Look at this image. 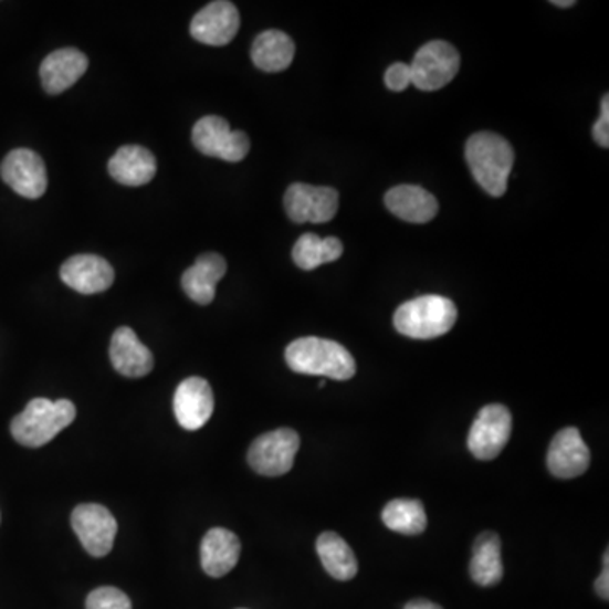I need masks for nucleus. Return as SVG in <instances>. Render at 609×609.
Listing matches in <instances>:
<instances>
[{
  "label": "nucleus",
  "mask_w": 609,
  "mask_h": 609,
  "mask_svg": "<svg viewBox=\"0 0 609 609\" xmlns=\"http://www.w3.org/2000/svg\"><path fill=\"white\" fill-rule=\"evenodd\" d=\"M111 361L126 378H145L155 368L151 350L137 339L133 328L119 327L111 340Z\"/></svg>",
  "instance_id": "nucleus-17"
},
{
  "label": "nucleus",
  "mask_w": 609,
  "mask_h": 609,
  "mask_svg": "<svg viewBox=\"0 0 609 609\" xmlns=\"http://www.w3.org/2000/svg\"><path fill=\"white\" fill-rule=\"evenodd\" d=\"M72 527L92 557H104L113 550L117 522L105 506L95 503L76 506L72 513Z\"/></svg>",
  "instance_id": "nucleus-10"
},
{
  "label": "nucleus",
  "mask_w": 609,
  "mask_h": 609,
  "mask_svg": "<svg viewBox=\"0 0 609 609\" xmlns=\"http://www.w3.org/2000/svg\"><path fill=\"white\" fill-rule=\"evenodd\" d=\"M405 609H442L435 602L426 601V599H417V601L408 602Z\"/></svg>",
  "instance_id": "nucleus-31"
},
{
  "label": "nucleus",
  "mask_w": 609,
  "mask_h": 609,
  "mask_svg": "<svg viewBox=\"0 0 609 609\" xmlns=\"http://www.w3.org/2000/svg\"><path fill=\"white\" fill-rule=\"evenodd\" d=\"M591 454L588 445L574 427L560 430L547 454L548 471L559 480H573L588 471Z\"/></svg>",
  "instance_id": "nucleus-15"
},
{
  "label": "nucleus",
  "mask_w": 609,
  "mask_h": 609,
  "mask_svg": "<svg viewBox=\"0 0 609 609\" xmlns=\"http://www.w3.org/2000/svg\"><path fill=\"white\" fill-rule=\"evenodd\" d=\"M285 209L295 224H325L339 210V193L330 187L293 183L285 193Z\"/></svg>",
  "instance_id": "nucleus-9"
},
{
  "label": "nucleus",
  "mask_w": 609,
  "mask_h": 609,
  "mask_svg": "<svg viewBox=\"0 0 609 609\" xmlns=\"http://www.w3.org/2000/svg\"><path fill=\"white\" fill-rule=\"evenodd\" d=\"M87 609H133L126 592L117 588H97L88 595Z\"/></svg>",
  "instance_id": "nucleus-27"
},
{
  "label": "nucleus",
  "mask_w": 609,
  "mask_h": 609,
  "mask_svg": "<svg viewBox=\"0 0 609 609\" xmlns=\"http://www.w3.org/2000/svg\"><path fill=\"white\" fill-rule=\"evenodd\" d=\"M76 417L75 405L70 400L51 401L34 398L15 414L11 423V433L18 444L38 449L50 444L54 437L72 426Z\"/></svg>",
  "instance_id": "nucleus-3"
},
{
  "label": "nucleus",
  "mask_w": 609,
  "mask_h": 609,
  "mask_svg": "<svg viewBox=\"0 0 609 609\" xmlns=\"http://www.w3.org/2000/svg\"><path fill=\"white\" fill-rule=\"evenodd\" d=\"M317 554L325 570L337 580H350L357 574V560L353 548L334 532H325L317 538Z\"/></svg>",
  "instance_id": "nucleus-24"
},
{
  "label": "nucleus",
  "mask_w": 609,
  "mask_h": 609,
  "mask_svg": "<svg viewBox=\"0 0 609 609\" xmlns=\"http://www.w3.org/2000/svg\"><path fill=\"white\" fill-rule=\"evenodd\" d=\"M63 283L82 295L107 292L114 285V267L95 254H76L65 261L60 270Z\"/></svg>",
  "instance_id": "nucleus-14"
},
{
  "label": "nucleus",
  "mask_w": 609,
  "mask_h": 609,
  "mask_svg": "<svg viewBox=\"0 0 609 609\" xmlns=\"http://www.w3.org/2000/svg\"><path fill=\"white\" fill-rule=\"evenodd\" d=\"M385 206L398 219L410 224H427L439 212L435 197L417 185H400L385 196Z\"/></svg>",
  "instance_id": "nucleus-18"
},
{
  "label": "nucleus",
  "mask_w": 609,
  "mask_h": 609,
  "mask_svg": "<svg viewBox=\"0 0 609 609\" xmlns=\"http://www.w3.org/2000/svg\"><path fill=\"white\" fill-rule=\"evenodd\" d=\"M461 56L452 44L445 41H430L423 44L411 62V83L422 92L444 88L458 75Z\"/></svg>",
  "instance_id": "nucleus-5"
},
{
  "label": "nucleus",
  "mask_w": 609,
  "mask_h": 609,
  "mask_svg": "<svg viewBox=\"0 0 609 609\" xmlns=\"http://www.w3.org/2000/svg\"><path fill=\"white\" fill-rule=\"evenodd\" d=\"M465 161L484 191L496 199L505 196L515 162V151L505 137L494 133H477L469 137Z\"/></svg>",
  "instance_id": "nucleus-1"
},
{
  "label": "nucleus",
  "mask_w": 609,
  "mask_h": 609,
  "mask_svg": "<svg viewBox=\"0 0 609 609\" xmlns=\"http://www.w3.org/2000/svg\"><path fill=\"white\" fill-rule=\"evenodd\" d=\"M596 592H598L599 598L608 599L609 598V554H605V569H602L601 576L596 580Z\"/></svg>",
  "instance_id": "nucleus-30"
},
{
  "label": "nucleus",
  "mask_w": 609,
  "mask_h": 609,
  "mask_svg": "<svg viewBox=\"0 0 609 609\" xmlns=\"http://www.w3.org/2000/svg\"><path fill=\"white\" fill-rule=\"evenodd\" d=\"M286 365L298 375L322 376V378L346 381L356 375L353 354L321 337H302L286 347Z\"/></svg>",
  "instance_id": "nucleus-2"
},
{
  "label": "nucleus",
  "mask_w": 609,
  "mask_h": 609,
  "mask_svg": "<svg viewBox=\"0 0 609 609\" xmlns=\"http://www.w3.org/2000/svg\"><path fill=\"white\" fill-rule=\"evenodd\" d=\"M386 87L391 92L407 91L411 85V70L407 63H393L385 73Z\"/></svg>",
  "instance_id": "nucleus-28"
},
{
  "label": "nucleus",
  "mask_w": 609,
  "mask_h": 609,
  "mask_svg": "<svg viewBox=\"0 0 609 609\" xmlns=\"http://www.w3.org/2000/svg\"><path fill=\"white\" fill-rule=\"evenodd\" d=\"M512 435V413L503 405H487L477 413L468 437L469 451L480 461L502 454Z\"/></svg>",
  "instance_id": "nucleus-8"
},
{
  "label": "nucleus",
  "mask_w": 609,
  "mask_h": 609,
  "mask_svg": "<svg viewBox=\"0 0 609 609\" xmlns=\"http://www.w3.org/2000/svg\"><path fill=\"white\" fill-rule=\"evenodd\" d=\"M87 69V56L76 48L53 51L41 63L40 75L44 91L51 95L63 94L85 75Z\"/></svg>",
  "instance_id": "nucleus-16"
},
{
  "label": "nucleus",
  "mask_w": 609,
  "mask_h": 609,
  "mask_svg": "<svg viewBox=\"0 0 609 609\" xmlns=\"http://www.w3.org/2000/svg\"><path fill=\"white\" fill-rule=\"evenodd\" d=\"M574 4H576L574 0H554L552 2V6H557V8H573Z\"/></svg>",
  "instance_id": "nucleus-32"
},
{
  "label": "nucleus",
  "mask_w": 609,
  "mask_h": 609,
  "mask_svg": "<svg viewBox=\"0 0 609 609\" xmlns=\"http://www.w3.org/2000/svg\"><path fill=\"white\" fill-rule=\"evenodd\" d=\"M251 59L258 69L266 73H279L288 69L295 59V43L283 31H264L254 40Z\"/></svg>",
  "instance_id": "nucleus-22"
},
{
  "label": "nucleus",
  "mask_w": 609,
  "mask_h": 609,
  "mask_svg": "<svg viewBox=\"0 0 609 609\" xmlns=\"http://www.w3.org/2000/svg\"><path fill=\"white\" fill-rule=\"evenodd\" d=\"M382 523L403 535H420L427 528V513L419 500H393L382 510Z\"/></svg>",
  "instance_id": "nucleus-26"
},
{
  "label": "nucleus",
  "mask_w": 609,
  "mask_h": 609,
  "mask_svg": "<svg viewBox=\"0 0 609 609\" xmlns=\"http://www.w3.org/2000/svg\"><path fill=\"white\" fill-rule=\"evenodd\" d=\"M298 449L300 437L295 430H273L254 440L248 452V462L261 476H283L292 471Z\"/></svg>",
  "instance_id": "nucleus-6"
},
{
  "label": "nucleus",
  "mask_w": 609,
  "mask_h": 609,
  "mask_svg": "<svg viewBox=\"0 0 609 609\" xmlns=\"http://www.w3.org/2000/svg\"><path fill=\"white\" fill-rule=\"evenodd\" d=\"M193 145L202 155L239 162L251 149L248 134L232 130L228 120L219 116H206L191 130Z\"/></svg>",
  "instance_id": "nucleus-7"
},
{
  "label": "nucleus",
  "mask_w": 609,
  "mask_h": 609,
  "mask_svg": "<svg viewBox=\"0 0 609 609\" xmlns=\"http://www.w3.org/2000/svg\"><path fill=\"white\" fill-rule=\"evenodd\" d=\"M216 400L209 381L191 376L180 382L175 391L174 410L181 429L200 430L207 426L213 413Z\"/></svg>",
  "instance_id": "nucleus-13"
},
{
  "label": "nucleus",
  "mask_w": 609,
  "mask_h": 609,
  "mask_svg": "<svg viewBox=\"0 0 609 609\" xmlns=\"http://www.w3.org/2000/svg\"><path fill=\"white\" fill-rule=\"evenodd\" d=\"M0 177L18 196L36 200L48 188L46 165L38 153L19 148L6 156Z\"/></svg>",
  "instance_id": "nucleus-11"
},
{
  "label": "nucleus",
  "mask_w": 609,
  "mask_h": 609,
  "mask_svg": "<svg viewBox=\"0 0 609 609\" xmlns=\"http://www.w3.org/2000/svg\"><path fill=\"white\" fill-rule=\"evenodd\" d=\"M228 263L217 253L202 254L193 266L188 267L181 276V286L188 298L199 305H210L216 298V286L224 279Z\"/></svg>",
  "instance_id": "nucleus-20"
},
{
  "label": "nucleus",
  "mask_w": 609,
  "mask_h": 609,
  "mask_svg": "<svg viewBox=\"0 0 609 609\" xmlns=\"http://www.w3.org/2000/svg\"><path fill=\"white\" fill-rule=\"evenodd\" d=\"M458 321V308L452 300L426 295L403 303L395 314V328L411 339H437L445 336Z\"/></svg>",
  "instance_id": "nucleus-4"
},
{
  "label": "nucleus",
  "mask_w": 609,
  "mask_h": 609,
  "mask_svg": "<svg viewBox=\"0 0 609 609\" xmlns=\"http://www.w3.org/2000/svg\"><path fill=\"white\" fill-rule=\"evenodd\" d=\"M343 253V242L337 238L322 239L315 234H303L293 245L292 256L296 266L312 271L322 264L339 260Z\"/></svg>",
  "instance_id": "nucleus-25"
},
{
  "label": "nucleus",
  "mask_w": 609,
  "mask_h": 609,
  "mask_svg": "<svg viewBox=\"0 0 609 609\" xmlns=\"http://www.w3.org/2000/svg\"><path fill=\"white\" fill-rule=\"evenodd\" d=\"M241 28L238 8L228 0H217L197 12L191 19L190 34L199 43L225 46L234 40Z\"/></svg>",
  "instance_id": "nucleus-12"
},
{
  "label": "nucleus",
  "mask_w": 609,
  "mask_h": 609,
  "mask_svg": "<svg viewBox=\"0 0 609 609\" xmlns=\"http://www.w3.org/2000/svg\"><path fill=\"white\" fill-rule=\"evenodd\" d=\"M241 557V542L228 528H212L207 532L200 547L202 569L207 576L224 577L238 566Z\"/></svg>",
  "instance_id": "nucleus-19"
},
{
  "label": "nucleus",
  "mask_w": 609,
  "mask_h": 609,
  "mask_svg": "<svg viewBox=\"0 0 609 609\" xmlns=\"http://www.w3.org/2000/svg\"><path fill=\"white\" fill-rule=\"evenodd\" d=\"M592 137L601 148H609V97L605 95L601 102V116L592 127Z\"/></svg>",
  "instance_id": "nucleus-29"
},
{
  "label": "nucleus",
  "mask_w": 609,
  "mask_h": 609,
  "mask_svg": "<svg viewBox=\"0 0 609 609\" xmlns=\"http://www.w3.org/2000/svg\"><path fill=\"white\" fill-rule=\"evenodd\" d=\"M471 577L484 588L496 586L503 579L502 540L493 532L477 537L471 559Z\"/></svg>",
  "instance_id": "nucleus-23"
},
{
  "label": "nucleus",
  "mask_w": 609,
  "mask_h": 609,
  "mask_svg": "<svg viewBox=\"0 0 609 609\" xmlns=\"http://www.w3.org/2000/svg\"><path fill=\"white\" fill-rule=\"evenodd\" d=\"M108 174L120 185L143 187L155 178L156 158L143 146H123L108 161Z\"/></svg>",
  "instance_id": "nucleus-21"
}]
</instances>
